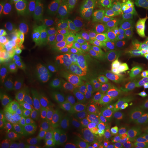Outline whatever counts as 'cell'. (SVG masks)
<instances>
[{"label":"cell","mask_w":148,"mask_h":148,"mask_svg":"<svg viewBox=\"0 0 148 148\" xmlns=\"http://www.w3.org/2000/svg\"><path fill=\"white\" fill-rule=\"evenodd\" d=\"M130 31L131 16L123 0H109V15L100 43L103 58L114 64L126 62Z\"/></svg>","instance_id":"cell-1"},{"label":"cell","mask_w":148,"mask_h":148,"mask_svg":"<svg viewBox=\"0 0 148 148\" xmlns=\"http://www.w3.org/2000/svg\"><path fill=\"white\" fill-rule=\"evenodd\" d=\"M45 17L53 39L63 43L79 40L84 8L75 0H61L44 8Z\"/></svg>","instance_id":"cell-2"},{"label":"cell","mask_w":148,"mask_h":148,"mask_svg":"<svg viewBox=\"0 0 148 148\" xmlns=\"http://www.w3.org/2000/svg\"><path fill=\"white\" fill-rule=\"evenodd\" d=\"M95 111L109 136L122 137V77L107 75L102 77Z\"/></svg>","instance_id":"cell-3"},{"label":"cell","mask_w":148,"mask_h":148,"mask_svg":"<svg viewBox=\"0 0 148 148\" xmlns=\"http://www.w3.org/2000/svg\"><path fill=\"white\" fill-rule=\"evenodd\" d=\"M140 82L132 75L122 77V136L143 129L144 104Z\"/></svg>","instance_id":"cell-4"},{"label":"cell","mask_w":148,"mask_h":148,"mask_svg":"<svg viewBox=\"0 0 148 148\" xmlns=\"http://www.w3.org/2000/svg\"><path fill=\"white\" fill-rule=\"evenodd\" d=\"M109 15V1L88 0L84 7L79 40L87 45L101 43Z\"/></svg>","instance_id":"cell-5"},{"label":"cell","mask_w":148,"mask_h":148,"mask_svg":"<svg viewBox=\"0 0 148 148\" xmlns=\"http://www.w3.org/2000/svg\"><path fill=\"white\" fill-rule=\"evenodd\" d=\"M56 88L63 97L78 104L83 99L86 90L84 75L76 66L68 64L57 74Z\"/></svg>","instance_id":"cell-6"},{"label":"cell","mask_w":148,"mask_h":148,"mask_svg":"<svg viewBox=\"0 0 148 148\" xmlns=\"http://www.w3.org/2000/svg\"><path fill=\"white\" fill-rule=\"evenodd\" d=\"M13 80L25 95L32 98L37 97L47 88L44 74L29 65H23L16 69Z\"/></svg>","instance_id":"cell-7"},{"label":"cell","mask_w":148,"mask_h":148,"mask_svg":"<svg viewBox=\"0 0 148 148\" xmlns=\"http://www.w3.org/2000/svg\"><path fill=\"white\" fill-rule=\"evenodd\" d=\"M36 28V17L28 8H20L14 12L11 20L8 39L14 45L27 41Z\"/></svg>","instance_id":"cell-8"},{"label":"cell","mask_w":148,"mask_h":148,"mask_svg":"<svg viewBox=\"0 0 148 148\" xmlns=\"http://www.w3.org/2000/svg\"><path fill=\"white\" fill-rule=\"evenodd\" d=\"M27 123V119L19 110L14 108L0 109V130L15 136Z\"/></svg>","instance_id":"cell-9"},{"label":"cell","mask_w":148,"mask_h":148,"mask_svg":"<svg viewBox=\"0 0 148 148\" xmlns=\"http://www.w3.org/2000/svg\"><path fill=\"white\" fill-rule=\"evenodd\" d=\"M51 106L53 113L61 118L64 129L68 132L73 119V103L63 97L57 90H53L51 95Z\"/></svg>","instance_id":"cell-10"},{"label":"cell","mask_w":148,"mask_h":148,"mask_svg":"<svg viewBox=\"0 0 148 148\" xmlns=\"http://www.w3.org/2000/svg\"><path fill=\"white\" fill-rule=\"evenodd\" d=\"M127 69L130 75L141 81L148 80V53L133 55L127 62Z\"/></svg>","instance_id":"cell-11"},{"label":"cell","mask_w":148,"mask_h":148,"mask_svg":"<svg viewBox=\"0 0 148 148\" xmlns=\"http://www.w3.org/2000/svg\"><path fill=\"white\" fill-rule=\"evenodd\" d=\"M15 146L16 148H37L38 141L32 132L28 130L27 125L22 127L15 135Z\"/></svg>","instance_id":"cell-12"},{"label":"cell","mask_w":148,"mask_h":148,"mask_svg":"<svg viewBox=\"0 0 148 148\" xmlns=\"http://www.w3.org/2000/svg\"><path fill=\"white\" fill-rule=\"evenodd\" d=\"M21 104L20 97L16 90L7 86L0 88V109L15 108Z\"/></svg>","instance_id":"cell-13"},{"label":"cell","mask_w":148,"mask_h":148,"mask_svg":"<svg viewBox=\"0 0 148 148\" xmlns=\"http://www.w3.org/2000/svg\"><path fill=\"white\" fill-rule=\"evenodd\" d=\"M15 11L12 7L8 5H3L1 7L0 11V42L1 45L4 42L8 32H9L11 20Z\"/></svg>","instance_id":"cell-14"},{"label":"cell","mask_w":148,"mask_h":148,"mask_svg":"<svg viewBox=\"0 0 148 148\" xmlns=\"http://www.w3.org/2000/svg\"><path fill=\"white\" fill-rule=\"evenodd\" d=\"M141 95L143 98L144 107H148V83L141 86Z\"/></svg>","instance_id":"cell-15"},{"label":"cell","mask_w":148,"mask_h":148,"mask_svg":"<svg viewBox=\"0 0 148 148\" xmlns=\"http://www.w3.org/2000/svg\"><path fill=\"white\" fill-rule=\"evenodd\" d=\"M143 33L144 37L148 40V12L144 16L143 20Z\"/></svg>","instance_id":"cell-16"},{"label":"cell","mask_w":148,"mask_h":148,"mask_svg":"<svg viewBox=\"0 0 148 148\" xmlns=\"http://www.w3.org/2000/svg\"><path fill=\"white\" fill-rule=\"evenodd\" d=\"M143 128H145L148 131V107H146L143 112Z\"/></svg>","instance_id":"cell-17"},{"label":"cell","mask_w":148,"mask_h":148,"mask_svg":"<svg viewBox=\"0 0 148 148\" xmlns=\"http://www.w3.org/2000/svg\"><path fill=\"white\" fill-rule=\"evenodd\" d=\"M59 1H61V0H38V2H40V3L42 4V6L44 7V8H47L49 6L53 5V4L58 3Z\"/></svg>","instance_id":"cell-18"},{"label":"cell","mask_w":148,"mask_h":148,"mask_svg":"<svg viewBox=\"0 0 148 148\" xmlns=\"http://www.w3.org/2000/svg\"><path fill=\"white\" fill-rule=\"evenodd\" d=\"M44 148H64V147L57 142H52L46 145Z\"/></svg>","instance_id":"cell-19"},{"label":"cell","mask_w":148,"mask_h":148,"mask_svg":"<svg viewBox=\"0 0 148 148\" xmlns=\"http://www.w3.org/2000/svg\"><path fill=\"white\" fill-rule=\"evenodd\" d=\"M33 1H35V2H38V0H33Z\"/></svg>","instance_id":"cell-20"},{"label":"cell","mask_w":148,"mask_h":148,"mask_svg":"<svg viewBox=\"0 0 148 148\" xmlns=\"http://www.w3.org/2000/svg\"><path fill=\"white\" fill-rule=\"evenodd\" d=\"M12 148H16V147H12Z\"/></svg>","instance_id":"cell-21"}]
</instances>
